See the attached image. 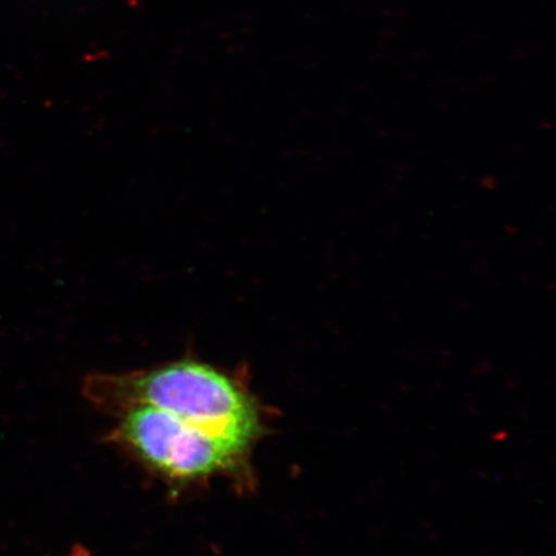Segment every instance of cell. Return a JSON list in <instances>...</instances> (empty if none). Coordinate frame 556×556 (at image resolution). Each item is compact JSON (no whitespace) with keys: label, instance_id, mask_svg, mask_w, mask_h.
<instances>
[{"label":"cell","instance_id":"obj_3","mask_svg":"<svg viewBox=\"0 0 556 556\" xmlns=\"http://www.w3.org/2000/svg\"><path fill=\"white\" fill-rule=\"evenodd\" d=\"M72 556H90L85 547L76 546L74 547Z\"/></svg>","mask_w":556,"mask_h":556},{"label":"cell","instance_id":"obj_1","mask_svg":"<svg viewBox=\"0 0 556 556\" xmlns=\"http://www.w3.org/2000/svg\"><path fill=\"white\" fill-rule=\"evenodd\" d=\"M83 393L104 413L119 416L129 408L154 407L250 451L268 433L267 412L255 395L231 375L197 359L92 374Z\"/></svg>","mask_w":556,"mask_h":556},{"label":"cell","instance_id":"obj_2","mask_svg":"<svg viewBox=\"0 0 556 556\" xmlns=\"http://www.w3.org/2000/svg\"><path fill=\"white\" fill-rule=\"evenodd\" d=\"M114 440L149 468L177 482L215 476L252 477V451L154 407L139 406L119 416Z\"/></svg>","mask_w":556,"mask_h":556}]
</instances>
